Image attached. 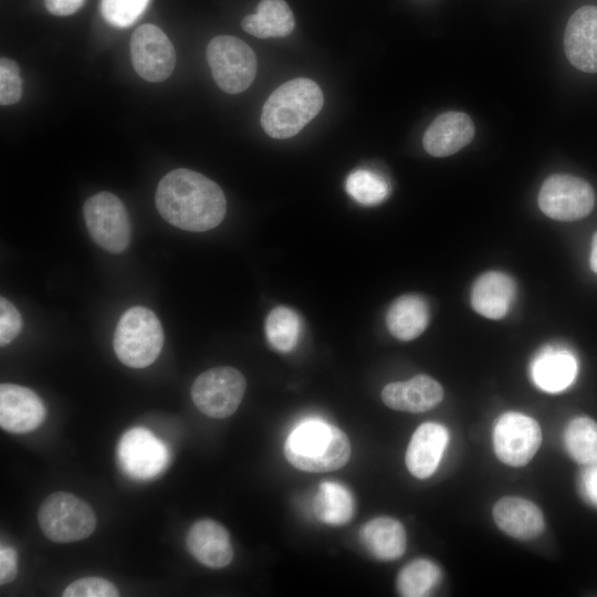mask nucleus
I'll use <instances>...</instances> for the list:
<instances>
[{"label": "nucleus", "mask_w": 597, "mask_h": 597, "mask_svg": "<svg viewBox=\"0 0 597 597\" xmlns=\"http://www.w3.org/2000/svg\"><path fill=\"white\" fill-rule=\"evenodd\" d=\"M155 202L168 223L192 232L216 228L227 211L222 189L205 175L186 168L175 169L161 178Z\"/></svg>", "instance_id": "f257e3e1"}, {"label": "nucleus", "mask_w": 597, "mask_h": 597, "mask_svg": "<svg viewBox=\"0 0 597 597\" xmlns=\"http://www.w3.org/2000/svg\"><path fill=\"white\" fill-rule=\"evenodd\" d=\"M286 460L296 469L321 473L343 468L350 458V442L344 431L320 420H306L287 436Z\"/></svg>", "instance_id": "f03ea898"}, {"label": "nucleus", "mask_w": 597, "mask_h": 597, "mask_svg": "<svg viewBox=\"0 0 597 597\" xmlns=\"http://www.w3.org/2000/svg\"><path fill=\"white\" fill-rule=\"evenodd\" d=\"M321 87L312 80L297 77L283 83L265 101L261 125L272 138L293 137L322 109Z\"/></svg>", "instance_id": "7ed1b4c3"}, {"label": "nucleus", "mask_w": 597, "mask_h": 597, "mask_svg": "<svg viewBox=\"0 0 597 597\" xmlns=\"http://www.w3.org/2000/svg\"><path fill=\"white\" fill-rule=\"evenodd\" d=\"M164 331L156 314L144 306H133L121 316L113 337L117 358L132 368H145L159 356Z\"/></svg>", "instance_id": "20e7f679"}, {"label": "nucleus", "mask_w": 597, "mask_h": 597, "mask_svg": "<svg viewBox=\"0 0 597 597\" xmlns=\"http://www.w3.org/2000/svg\"><path fill=\"white\" fill-rule=\"evenodd\" d=\"M38 521L43 534L55 543L84 540L96 526L92 507L67 492H55L46 496L40 505Z\"/></svg>", "instance_id": "39448f33"}, {"label": "nucleus", "mask_w": 597, "mask_h": 597, "mask_svg": "<svg viewBox=\"0 0 597 597\" xmlns=\"http://www.w3.org/2000/svg\"><path fill=\"white\" fill-rule=\"evenodd\" d=\"M207 61L214 82L226 93L238 94L245 91L255 77V53L235 36L213 38L207 46Z\"/></svg>", "instance_id": "423d86ee"}, {"label": "nucleus", "mask_w": 597, "mask_h": 597, "mask_svg": "<svg viewBox=\"0 0 597 597\" xmlns=\"http://www.w3.org/2000/svg\"><path fill=\"white\" fill-rule=\"evenodd\" d=\"M245 379L233 367L221 366L200 374L191 386V399L206 416L223 419L231 416L245 392Z\"/></svg>", "instance_id": "0eeeda50"}, {"label": "nucleus", "mask_w": 597, "mask_h": 597, "mask_svg": "<svg viewBox=\"0 0 597 597\" xmlns=\"http://www.w3.org/2000/svg\"><path fill=\"white\" fill-rule=\"evenodd\" d=\"M86 228L93 241L107 252L125 251L130 241V224L125 206L114 193L98 192L83 206Z\"/></svg>", "instance_id": "6e6552de"}, {"label": "nucleus", "mask_w": 597, "mask_h": 597, "mask_svg": "<svg viewBox=\"0 0 597 597\" xmlns=\"http://www.w3.org/2000/svg\"><path fill=\"white\" fill-rule=\"evenodd\" d=\"M595 195L584 179L556 174L548 177L538 192V207L544 214L558 221H574L588 216L594 207Z\"/></svg>", "instance_id": "1a4fd4ad"}, {"label": "nucleus", "mask_w": 597, "mask_h": 597, "mask_svg": "<svg viewBox=\"0 0 597 597\" xmlns=\"http://www.w3.org/2000/svg\"><path fill=\"white\" fill-rule=\"evenodd\" d=\"M542 442L538 422L524 413L502 415L493 429V448L499 460L510 467L526 465Z\"/></svg>", "instance_id": "9d476101"}, {"label": "nucleus", "mask_w": 597, "mask_h": 597, "mask_svg": "<svg viewBox=\"0 0 597 597\" xmlns=\"http://www.w3.org/2000/svg\"><path fill=\"white\" fill-rule=\"evenodd\" d=\"M122 470L133 479L149 480L160 474L169 462L166 444L145 428L126 431L117 448Z\"/></svg>", "instance_id": "9b49d317"}, {"label": "nucleus", "mask_w": 597, "mask_h": 597, "mask_svg": "<svg viewBox=\"0 0 597 597\" xmlns=\"http://www.w3.org/2000/svg\"><path fill=\"white\" fill-rule=\"evenodd\" d=\"M130 57L136 73L153 83L168 78L176 64L172 43L154 24H143L133 33Z\"/></svg>", "instance_id": "f8f14e48"}, {"label": "nucleus", "mask_w": 597, "mask_h": 597, "mask_svg": "<svg viewBox=\"0 0 597 597\" xmlns=\"http://www.w3.org/2000/svg\"><path fill=\"white\" fill-rule=\"evenodd\" d=\"M45 407L40 397L24 386L0 385V426L11 433L33 431L43 422Z\"/></svg>", "instance_id": "ddd939ff"}, {"label": "nucleus", "mask_w": 597, "mask_h": 597, "mask_svg": "<svg viewBox=\"0 0 597 597\" xmlns=\"http://www.w3.org/2000/svg\"><path fill=\"white\" fill-rule=\"evenodd\" d=\"M564 49L573 66L597 73V7L584 6L570 15L565 28Z\"/></svg>", "instance_id": "4468645a"}, {"label": "nucleus", "mask_w": 597, "mask_h": 597, "mask_svg": "<svg viewBox=\"0 0 597 597\" xmlns=\"http://www.w3.org/2000/svg\"><path fill=\"white\" fill-rule=\"evenodd\" d=\"M475 127L469 115L449 111L440 114L423 134L425 150L433 157H447L467 146L474 137Z\"/></svg>", "instance_id": "2eb2a0df"}, {"label": "nucleus", "mask_w": 597, "mask_h": 597, "mask_svg": "<svg viewBox=\"0 0 597 597\" xmlns=\"http://www.w3.org/2000/svg\"><path fill=\"white\" fill-rule=\"evenodd\" d=\"M449 440L447 428L437 422H425L413 432L405 455L408 471L418 479L434 473Z\"/></svg>", "instance_id": "dca6fc26"}, {"label": "nucleus", "mask_w": 597, "mask_h": 597, "mask_svg": "<svg viewBox=\"0 0 597 597\" xmlns=\"http://www.w3.org/2000/svg\"><path fill=\"white\" fill-rule=\"evenodd\" d=\"M442 398V386L427 375H417L406 381L390 383L381 391V399L387 407L412 413L432 409L441 402Z\"/></svg>", "instance_id": "f3484780"}, {"label": "nucleus", "mask_w": 597, "mask_h": 597, "mask_svg": "<svg viewBox=\"0 0 597 597\" xmlns=\"http://www.w3.org/2000/svg\"><path fill=\"white\" fill-rule=\"evenodd\" d=\"M189 553L209 568H222L233 559V547L228 531L213 520L197 521L187 535Z\"/></svg>", "instance_id": "a211bd4d"}, {"label": "nucleus", "mask_w": 597, "mask_h": 597, "mask_svg": "<svg viewBox=\"0 0 597 597\" xmlns=\"http://www.w3.org/2000/svg\"><path fill=\"white\" fill-rule=\"evenodd\" d=\"M493 519L501 531L522 541L540 536L545 527L541 509L517 496H504L493 507Z\"/></svg>", "instance_id": "6ab92c4d"}, {"label": "nucleus", "mask_w": 597, "mask_h": 597, "mask_svg": "<svg viewBox=\"0 0 597 597\" xmlns=\"http://www.w3.org/2000/svg\"><path fill=\"white\" fill-rule=\"evenodd\" d=\"M516 286L506 273L490 271L472 285L471 304L475 312L491 320L504 317L515 298Z\"/></svg>", "instance_id": "aec40b11"}, {"label": "nucleus", "mask_w": 597, "mask_h": 597, "mask_svg": "<svg viewBox=\"0 0 597 597\" xmlns=\"http://www.w3.org/2000/svg\"><path fill=\"white\" fill-rule=\"evenodd\" d=\"M577 363L567 350L551 346L542 349L533 359L531 376L535 385L547 392H558L575 379Z\"/></svg>", "instance_id": "412c9836"}, {"label": "nucleus", "mask_w": 597, "mask_h": 597, "mask_svg": "<svg viewBox=\"0 0 597 597\" xmlns=\"http://www.w3.org/2000/svg\"><path fill=\"white\" fill-rule=\"evenodd\" d=\"M360 540L366 549L380 561L401 557L407 546L405 527L399 521L388 516L368 521L360 530Z\"/></svg>", "instance_id": "4be33fe9"}, {"label": "nucleus", "mask_w": 597, "mask_h": 597, "mask_svg": "<svg viewBox=\"0 0 597 597\" xmlns=\"http://www.w3.org/2000/svg\"><path fill=\"white\" fill-rule=\"evenodd\" d=\"M430 320L427 301L418 294H406L389 306L386 323L390 334L400 341H411L423 333Z\"/></svg>", "instance_id": "5701e85b"}, {"label": "nucleus", "mask_w": 597, "mask_h": 597, "mask_svg": "<svg viewBox=\"0 0 597 597\" xmlns=\"http://www.w3.org/2000/svg\"><path fill=\"white\" fill-rule=\"evenodd\" d=\"M241 27L259 39L282 38L292 33L295 19L284 0H261L256 12L247 15Z\"/></svg>", "instance_id": "b1692460"}, {"label": "nucleus", "mask_w": 597, "mask_h": 597, "mask_svg": "<svg viewBox=\"0 0 597 597\" xmlns=\"http://www.w3.org/2000/svg\"><path fill=\"white\" fill-rule=\"evenodd\" d=\"M315 516L325 524L341 526L353 516L354 501L350 492L336 482L321 483L314 500Z\"/></svg>", "instance_id": "393cba45"}, {"label": "nucleus", "mask_w": 597, "mask_h": 597, "mask_svg": "<svg viewBox=\"0 0 597 597\" xmlns=\"http://www.w3.org/2000/svg\"><path fill=\"white\" fill-rule=\"evenodd\" d=\"M438 565L426 558L408 563L397 576V590L404 597L429 596L441 582Z\"/></svg>", "instance_id": "a878e982"}, {"label": "nucleus", "mask_w": 597, "mask_h": 597, "mask_svg": "<svg viewBox=\"0 0 597 597\" xmlns=\"http://www.w3.org/2000/svg\"><path fill=\"white\" fill-rule=\"evenodd\" d=\"M564 444L573 460L580 464L597 463V422L588 417L573 419L566 427Z\"/></svg>", "instance_id": "bb28decb"}, {"label": "nucleus", "mask_w": 597, "mask_h": 597, "mask_svg": "<svg viewBox=\"0 0 597 597\" xmlns=\"http://www.w3.org/2000/svg\"><path fill=\"white\" fill-rule=\"evenodd\" d=\"M301 332L298 314L286 306L273 308L265 321V334L271 346L282 353L292 350Z\"/></svg>", "instance_id": "cd10ccee"}, {"label": "nucleus", "mask_w": 597, "mask_h": 597, "mask_svg": "<svg viewBox=\"0 0 597 597\" xmlns=\"http://www.w3.org/2000/svg\"><path fill=\"white\" fill-rule=\"evenodd\" d=\"M345 188L355 201L364 206L378 205L390 192L387 180L368 169H357L350 172L346 178Z\"/></svg>", "instance_id": "c85d7f7f"}, {"label": "nucleus", "mask_w": 597, "mask_h": 597, "mask_svg": "<svg viewBox=\"0 0 597 597\" xmlns=\"http://www.w3.org/2000/svg\"><path fill=\"white\" fill-rule=\"evenodd\" d=\"M149 0H101L100 10L104 20L116 28H127L144 13Z\"/></svg>", "instance_id": "c756f323"}, {"label": "nucleus", "mask_w": 597, "mask_h": 597, "mask_svg": "<svg viewBox=\"0 0 597 597\" xmlns=\"http://www.w3.org/2000/svg\"><path fill=\"white\" fill-rule=\"evenodd\" d=\"M22 96L20 67L8 57L0 60V103L3 106L15 104Z\"/></svg>", "instance_id": "7c9ffc66"}, {"label": "nucleus", "mask_w": 597, "mask_h": 597, "mask_svg": "<svg viewBox=\"0 0 597 597\" xmlns=\"http://www.w3.org/2000/svg\"><path fill=\"white\" fill-rule=\"evenodd\" d=\"M117 588L109 580L91 576L71 583L64 590V597H117Z\"/></svg>", "instance_id": "2f4dec72"}, {"label": "nucleus", "mask_w": 597, "mask_h": 597, "mask_svg": "<svg viewBox=\"0 0 597 597\" xmlns=\"http://www.w3.org/2000/svg\"><path fill=\"white\" fill-rule=\"evenodd\" d=\"M22 329V317L17 307L7 298H0V345L11 343Z\"/></svg>", "instance_id": "473e14b6"}, {"label": "nucleus", "mask_w": 597, "mask_h": 597, "mask_svg": "<svg viewBox=\"0 0 597 597\" xmlns=\"http://www.w3.org/2000/svg\"><path fill=\"white\" fill-rule=\"evenodd\" d=\"M18 574V556L12 547L0 548V584L12 582Z\"/></svg>", "instance_id": "72a5a7b5"}, {"label": "nucleus", "mask_w": 597, "mask_h": 597, "mask_svg": "<svg viewBox=\"0 0 597 597\" xmlns=\"http://www.w3.org/2000/svg\"><path fill=\"white\" fill-rule=\"evenodd\" d=\"M49 12L54 15H70L75 13L84 3V0H44Z\"/></svg>", "instance_id": "f704fd0d"}, {"label": "nucleus", "mask_w": 597, "mask_h": 597, "mask_svg": "<svg viewBox=\"0 0 597 597\" xmlns=\"http://www.w3.org/2000/svg\"><path fill=\"white\" fill-rule=\"evenodd\" d=\"M593 470L586 475V490L589 496L597 502V463L593 464Z\"/></svg>", "instance_id": "c9c22d12"}, {"label": "nucleus", "mask_w": 597, "mask_h": 597, "mask_svg": "<svg viewBox=\"0 0 597 597\" xmlns=\"http://www.w3.org/2000/svg\"><path fill=\"white\" fill-rule=\"evenodd\" d=\"M590 266L593 271L597 274V231L595 232L591 240Z\"/></svg>", "instance_id": "e433bc0d"}]
</instances>
